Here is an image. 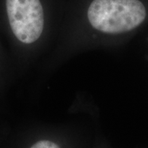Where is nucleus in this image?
<instances>
[{
	"mask_svg": "<svg viewBox=\"0 0 148 148\" xmlns=\"http://www.w3.org/2000/svg\"><path fill=\"white\" fill-rule=\"evenodd\" d=\"M87 15L90 25L97 31L120 34L141 25L147 11L139 0H93Z\"/></svg>",
	"mask_w": 148,
	"mask_h": 148,
	"instance_id": "f257e3e1",
	"label": "nucleus"
},
{
	"mask_svg": "<svg viewBox=\"0 0 148 148\" xmlns=\"http://www.w3.org/2000/svg\"><path fill=\"white\" fill-rule=\"evenodd\" d=\"M11 29L24 44L36 42L44 29V12L40 0H6Z\"/></svg>",
	"mask_w": 148,
	"mask_h": 148,
	"instance_id": "f03ea898",
	"label": "nucleus"
},
{
	"mask_svg": "<svg viewBox=\"0 0 148 148\" xmlns=\"http://www.w3.org/2000/svg\"><path fill=\"white\" fill-rule=\"evenodd\" d=\"M30 148H62L58 143L49 139H41L35 143Z\"/></svg>",
	"mask_w": 148,
	"mask_h": 148,
	"instance_id": "7ed1b4c3",
	"label": "nucleus"
}]
</instances>
